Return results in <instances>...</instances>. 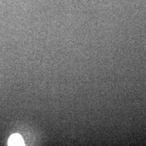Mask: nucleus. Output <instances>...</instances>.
<instances>
[{
  "label": "nucleus",
  "instance_id": "1",
  "mask_svg": "<svg viewBox=\"0 0 146 146\" xmlns=\"http://www.w3.org/2000/svg\"><path fill=\"white\" fill-rule=\"evenodd\" d=\"M9 146H24V141L21 136L18 134L11 136L8 141Z\"/></svg>",
  "mask_w": 146,
  "mask_h": 146
}]
</instances>
